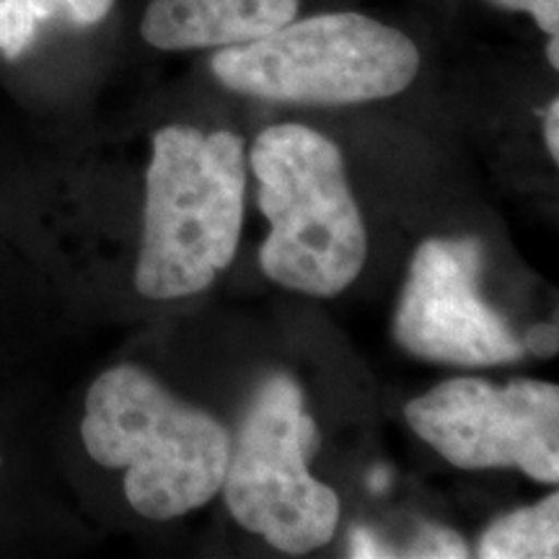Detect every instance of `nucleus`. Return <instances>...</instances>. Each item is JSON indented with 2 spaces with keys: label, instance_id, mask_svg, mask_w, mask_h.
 Returning <instances> with one entry per match:
<instances>
[{
  "label": "nucleus",
  "instance_id": "3",
  "mask_svg": "<svg viewBox=\"0 0 559 559\" xmlns=\"http://www.w3.org/2000/svg\"><path fill=\"white\" fill-rule=\"evenodd\" d=\"M251 169L272 226L264 275L306 296H340L362 272L368 239L337 143L306 124H275L257 135Z\"/></svg>",
  "mask_w": 559,
  "mask_h": 559
},
{
  "label": "nucleus",
  "instance_id": "1",
  "mask_svg": "<svg viewBox=\"0 0 559 559\" xmlns=\"http://www.w3.org/2000/svg\"><path fill=\"white\" fill-rule=\"evenodd\" d=\"M83 449L104 469H124L130 508L151 521L192 513L221 492L230 436L207 412L179 402L135 366L88 386Z\"/></svg>",
  "mask_w": 559,
  "mask_h": 559
},
{
  "label": "nucleus",
  "instance_id": "2",
  "mask_svg": "<svg viewBox=\"0 0 559 559\" xmlns=\"http://www.w3.org/2000/svg\"><path fill=\"white\" fill-rule=\"evenodd\" d=\"M243 143L228 130L169 124L153 135L145 226L135 267L140 296L171 300L205 290L234 262L243 223Z\"/></svg>",
  "mask_w": 559,
  "mask_h": 559
},
{
  "label": "nucleus",
  "instance_id": "18",
  "mask_svg": "<svg viewBox=\"0 0 559 559\" xmlns=\"http://www.w3.org/2000/svg\"><path fill=\"white\" fill-rule=\"evenodd\" d=\"M0 464H3V461H0Z\"/></svg>",
  "mask_w": 559,
  "mask_h": 559
},
{
  "label": "nucleus",
  "instance_id": "8",
  "mask_svg": "<svg viewBox=\"0 0 559 559\" xmlns=\"http://www.w3.org/2000/svg\"><path fill=\"white\" fill-rule=\"evenodd\" d=\"M300 16V0H148L140 37L166 52L243 45Z\"/></svg>",
  "mask_w": 559,
  "mask_h": 559
},
{
  "label": "nucleus",
  "instance_id": "5",
  "mask_svg": "<svg viewBox=\"0 0 559 559\" xmlns=\"http://www.w3.org/2000/svg\"><path fill=\"white\" fill-rule=\"evenodd\" d=\"M317 449L319 430L306 412L304 391L288 376H272L230 443L221 489L243 528L288 555L330 544L340 523L337 492L309 472Z\"/></svg>",
  "mask_w": 559,
  "mask_h": 559
},
{
  "label": "nucleus",
  "instance_id": "7",
  "mask_svg": "<svg viewBox=\"0 0 559 559\" xmlns=\"http://www.w3.org/2000/svg\"><path fill=\"white\" fill-rule=\"evenodd\" d=\"M481 243L430 239L415 251L396 311V342L449 366H502L526 355L508 319L479 296Z\"/></svg>",
  "mask_w": 559,
  "mask_h": 559
},
{
  "label": "nucleus",
  "instance_id": "10",
  "mask_svg": "<svg viewBox=\"0 0 559 559\" xmlns=\"http://www.w3.org/2000/svg\"><path fill=\"white\" fill-rule=\"evenodd\" d=\"M481 559H555L559 557V495L502 515L479 542Z\"/></svg>",
  "mask_w": 559,
  "mask_h": 559
},
{
  "label": "nucleus",
  "instance_id": "9",
  "mask_svg": "<svg viewBox=\"0 0 559 559\" xmlns=\"http://www.w3.org/2000/svg\"><path fill=\"white\" fill-rule=\"evenodd\" d=\"M115 3L117 0H0V55L19 60L52 21L91 29L109 16Z\"/></svg>",
  "mask_w": 559,
  "mask_h": 559
},
{
  "label": "nucleus",
  "instance_id": "17",
  "mask_svg": "<svg viewBox=\"0 0 559 559\" xmlns=\"http://www.w3.org/2000/svg\"><path fill=\"white\" fill-rule=\"evenodd\" d=\"M547 62L555 70H559V37L547 39Z\"/></svg>",
  "mask_w": 559,
  "mask_h": 559
},
{
  "label": "nucleus",
  "instance_id": "14",
  "mask_svg": "<svg viewBox=\"0 0 559 559\" xmlns=\"http://www.w3.org/2000/svg\"><path fill=\"white\" fill-rule=\"evenodd\" d=\"M523 347L528 353L539 355V358H549V355H557L559 349V337H557V324H539L528 332V337L523 340Z\"/></svg>",
  "mask_w": 559,
  "mask_h": 559
},
{
  "label": "nucleus",
  "instance_id": "16",
  "mask_svg": "<svg viewBox=\"0 0 559 559\" xmlns=\"http://www.w3.org/2000/svg\"><path fill=\"white\" fill-rule=\"evenodd\" d=\"M368 481H370V489H373V492H383V489L389 487V472L381 466V469H376L373 474H370Z\"/></svg>",
  "mask_w": 559,
  "mask_h": 559
},
{
  "label": "nucleus",
  "instance_id": "15",
  "mask_svg": "<svg viewBox=\"0 0 559 559\" xmlns=\"http://www.w3.org/2000/svg\"><path fill=\"white\" fill-rule=\"evenodd\" d=\"M544 140H547V148L551 158L559 160V99L549 102L547 111H544Z\"/></svg>",
  "mask_w": 559,
  "mask_h": 559
},
{
  "label": "nucleus",
  "instance_id": "4",
  "mask_svg": "<svg viewBox=\"0 0 559 559\" xmlns=\"http://www.w3.org/2000/svg\"><path fill=\"white\" fill-rule=\"evenodd\" d=\"M236 94L267 102L347 107L407 91L423 68L417 41L400 26L358 11L313 13L210 58Z\"/></svg>",
  "mask_w": 559,
  "mask_h": 559
},
{
  "label": "nucleus",
  "instance_id": "6",
  "mask_svg": "<svg viewBox=\"0 0 559 559\" xmlns=\"http://www.w3.org/2000/svg\"><path fill=\"white\" fill-rule=\"evenodd\" d=\"M409 428L459 469H521L559 481V389L544 381L451 379L404 409Z\"/></svg>",
  "mask_w": 559,
  "mask_h": 559
},
{
  "label": "nucleus",
  "instance_id": "12",
  "mask_svg": "<svg viewBox=\"0 0 559 559\" xmlns=\"http://www.w3.org/2000/svg\"><path fill=\"white\" fill-rule=\"evenodd\" d=\"M489 5L510 13H526L549 37H559V0H487Z\"/></svg>",
  "mask_w": 559,
  "mask_h": 559
},
{
  "label": "nucleus",
  "instance_id": "13",
  "mask_svg": "<svg viewBox=\"0 0 559 559\" xmlns=\"http://www.w3.org/2000/svg\"><path fill=\"white\" fill-rule=\"evenodd\" d=\"M349 557L379 559V557H396V551H391L370 528L358 526L353 528V534H349Z\"/></svg>",
  "mask_w": 559,
  "mask_h": 559
},
{
  "label": "nucleus",
  "instance_id": "11",
  "mask_svg": "<svg viewBox=\"0 0 559 559\" xmlns=\"http://www.w3.org/2000/svg\"><path fill=\"white\" fill-rule=\"evenodd\" d=\"M404 557L417 559H464L469 557V547L461 539L456 531L443 526H425L409 542Z\"/></svg>",
  "mask_w": 559,
  "mask_h": 559
}]
</instances>
